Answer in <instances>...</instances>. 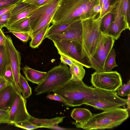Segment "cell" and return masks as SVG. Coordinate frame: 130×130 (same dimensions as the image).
Returning a JSON list of instances; mask_svg holds the SVG:
<instances>
[{
  "label": "cell",
  "instance_id": "obj_25",
  "mask_svg": "<svg viewBox=\"0 0 130 130\" xmlns=\"http://www.w3.org/2000/svg\"><path fill=\"white\" fill-rule=\"evenodd\" d=\"M114 10L108 13L102 18L100 26L102 34H106L112 21L114 15Z\"/></svg>",
  "mask_w": 130,
  "mask_h": 130
},
{
  "label": "cell",
  "instance_id": "obj_26",
  "mask_svg": "<svg viewBox=\"0 0 130 130\" xmlns=\"http://www.w3.org/2000/svg\"><path fill=\"white\" fill-rule=\"evenodd\" d=\"M116 54L114 48L112 49L105 61L104 69L105 72L112 71L113 68L118 67L116 62Z\"/></svg>",
  "mask_w": 130,
  "mask_h": 130
},
{
  "label": "cell",
  "instance_id": "obj_38",
  "mask_svg": "<svg viewBox=\"0 0 130 130\" xmlns=\"http://www.w3.org/2000/svg\"><path fill=\"white\" fill-rule=\"evenodd\" d=\"M46 97L47 98L51 100H54L61 102L66 106H69L67 102L62 97L57 94L54 93V94H49L47 95Z\"/></svg>",
  "mask_w": 130,
  "mask_h": 130
},
{
  "label": "cell",
  "instance_id": "obj_36",
  "mask_svg": "<svg viewBox=\"0 0 130 130\" xmlns=\"http://www.w3.org/2000/svg\"><path fill=\"white\" fill-rule=\"evenodd\" d=\"M53 0H23V1L37 7H40Z\"/></svg>",
  "mask_w": 130,
  "mask_h": 130
},
{
  "label": "cell",
  "instance_id": "obj_34",
  "mask_svg": "<svg viewBox=\"0 0 130 130\" xmlns=\"http://www.w3.org/2000/svg\"><path fill=\"white\" fill-rule=\"evenodd\" d=\"M3 77L8 83L12 84L14 86L13 74L9 64L6 67Z\"/></svg>",
  "mask_w": 130,
  "mask_h": 130
},
{
  "label": "cell",
  "instance_id": "obj_31",
  "mask_svg": "<svg viewBox=\"0 0 130 130\" xmlns=\"http://www.w3.org/2000/svg\"><path fill=\"white\" fill-rule=\"evenodd\" d=\"M118 96L124 97L130 94V80L129 79L126 84L119 87L117 90Z\"/></svg>",
  "mask_w": 130,
  "mask_h": 130
},
{
  "label": "cell",
  "instance_id": "obj_10",
  "mask_svg": "<svg viewBox=\"0 0 130 130\" xmlns=\"http://www.w3.org/2000/svg\"><path fill=\"white\" fill-rule=\"evenodd\" d=\"M9 112L10 124L28 120L30 115L26 108L25 99L17 92Z\"/></svg>",
  "mask_w": 130,
  "mask_h": 130
},
{
  "label": "cell",
  "instance_id": "obj_23",
  "mask_svg": "<svg viewBox=\"0 0 130 130\" xmlns=\"http://www.w3.org/2000/svg\"><path fill=\"white\" fill-rule=\"evenodd\" d=\"M49 24L45 27L36 33L31 38V40L29 43V46L32 48H37L40 45L50 26Z\"/></svg>",
  "mask_w": 130,
  "mask_h": 130
},
{
  "label": "cell",
  "instance_id": "obj_5",
  "mask_svg": "<svg viewBox=\"0 0 130 130\" xmlns=\"http://www.w3.org/2000/svg\"><path fill=\"white\" fill-rule=\"evenodd\" d=\"M47 73L43 81L35 87L36 95L52 92L68 81L71 77L69 68L67 65L62 63L55 66Z\"/></svg>",
  "mask_w": 130,
  "mask_h": 130
},
{
  "label": "cell",
  "instance_id": "obj_13",
  "mask_svg": "<svg viewBox=\"0 0 130 130\" xmlns=\"http://www.w3.org/2000/svg\"><path fill=\"white\" fill-rule=\"evenodd\" d=\"M39 7L23 1L20 2L11 11L10 19L5 27L17 21L29 16Z\"/></svg>",
  "mask_w": 130,
  "mask_h": 130
},
{
  "label": "cell",
  "instance_id": "obj_21",
  "mask_svg": "<svg viewBox=\"0 0 130 130\" xmlns=\"http://www.w3.org/2000/svg\"><path fill=\"white\" fill-rule=\"evenodd\" d=\"M78 21L70 23L52 24L48 27L44 39L50 36L66 31L74 27Z\"/></svg>",
  "mask_w": 130,
  "mask_h": 130
},
{
  "label": "cell",
  "instance_id": "obj_39",
  "mask_svg": "<svg viewBox=\"0 0 130 130\" xmlns=\"http://www.w3.org/2000/svg\"><path fill=\"white\" fill-rule=\"evenodd\" d=\"M23 0H0V7L17 4Z\"/></svg>",
  "mask_w": 130,
  "mask_h": 130
},
{
  "label": "cell",
  "instance_id": "obj_19",
  "mask_svg": "<svg viewBox=\"0 0 130 130\" xmlns=\"http://www.w3.org/2000/svg\"><path fill=\"white\" fill-rule=\"evenodd\" d=\"M93 115L89 110L83 108L74 109L71 113V116L76 122L80 124L86 123L92 116Z\"/></svg>",
  "mask_w": 130,
  "mask_h": 130
},
{
  "label": "cell",
  "instance_id": "obj_12",
  "mask_svg": "<svg viewBox=\"0 0 130 130\" xmlns=\"http://www.w3.org/2000/svg\"><path fill=\"white\" fill-rule=\"evenodd\" d=\"M59 1L53 0L40 7L29 16L31 31L56 9Z\"/></svg>",
  "mask_w": 130,
  "mask_h": 130
},
{
  "label": "cell",
  "instance_id": "obj_41",
  "mask_svg": "<svg viewBox=\"0 0 130 130\" xmlns=\"http://www.w3.org/2000/svg\"><path fill=\"white\" fill-rule=\"evenodd\" d=\"M17 4L0 7V16L10 11Z\"/></svg>",
  "mask_w": 130,
  "mask_h": 130
},
{
  "label": "cell",
  "instance_id": "obj_44",
  "mask_svg": "<svg viewBox=\"0 0 130 130\" xmlns=\"http://www.w3.org/2000/svg\"><path fill=\"white\" fill-rule=\"evenodd\" d=\"M93 11L98 13H100L101 11V8L100 5L99 4H96L95 5L93 8Z\"/></svg>",
  "mask_w": 130,
  "mask_h": 130
},
{
  "label": "cell",
  "instance_id": "obj_4",
  "mask_svg": "<svg viewBox=\"0 0 130 130\" xmlns=\"http://www.w3.org/2000/svg\"><path fill=\"white\" fill-rule=\"evenodd\" d=\"M102 19L99 16L96 18L81 21L83 29L81 58L90 67L89 60L95 51L102 34L100 30Z\"/></svg>",
  "mask_w": 130,
  "mask_h": 130
},
{
  "label": "cell",
  "instance_id": "obj_35",
  "mask_svg": "<svg viewBox=\"0 0 130 130\" xmlns=\"http://www.w3.org/2000/svg\"><path fill=\"white\" fill-rule=\"evenodd\" d=\"M9 111L0 109V124H9Z\"/></svg>",
  "mask_w": 130,
  "mask_h": 130
},
{
  "label": "cell",
  "instance_id": "obj_29",
  "mask_svg": "<svg viewBox=\"0 0 130 130\" xmlns=\"http://www.w3.org/2000/svg\"><path fill=\"white\" fill-rule=\"evenodd\" d=\"M56 10L54 11L46 18L32 29L30 32L31 38L34 36L38 32L51 23L52 18Z\"/></svg>",
  "mask_w": 130,
  "mask_h": 130
},
{
  "label": "cell",
  "instance_id": "obj_9",
  "mask_svg": "<svg viewBox=\"0 0 130 130\" xmlns=\"http://www.w3.org/2000/svg\"><path fill=\"white\" fill-rule=\"evenodd\" d=\"M5 46L13 74L14 86L17 92L22 95L20 82L21 60L20 53L15 48L10 37L8 35H5Z\"/></svg>",
  "mask_w": 130,
  "mask_h": 130
},
{
  "label": "cell",
  "instance_id": "obj_7",
  "mask_svg": "<svg viewBox=\"0 0 130 130\" xmlns=\"http://www.w3.org/2000/svg\"><path fill=\"white\" fill-rule=\"evenodd\" d=\"M90 82L94 88L112 92H116L122 85L121 75L116 71H95L91 75Z\"/></svg>",
  "mask_w": 130,
  "mask_h": 130
},
{
  "label": "cell",
  "instance_id": "obj_24",
  "mask_svg": "<svg viewBox=\"0 0 130 130\" xmlns=\"http://www.w3.org/2000/svg\"><path fill=\"white\" fill-rule=\"evenodd\" d=\"M9 64L5 45H0V76H3L6 67Z\"/></svg>",
  "mask_w": 130,
  "mask_h": 130
},
{
  "label": "cell",
  "instance_id": "obj_37",
  "mask_svg": "<svg viewBox=\"0 0 130 130\" xmlns=\"http://www.w3.org/2000/svg\"><path fill=\"white\" fill-rule=\"evenodd\" d=\"M10 11L0 16V27L3 28L6 25L10 17Z\"/></svg>",
  "mask_w": 130,
  "mask_h": 130
},
{
  "label": "cell",
  "instance_id": "obj_11",
  "mask_svg": "<svg viewBox=\"0 0 130 130\" xmlns=\"http://www.w3.org/2000/svg\"><path fill=\"white\" fill-rule=\"evenodd\" d=\"M126 29L130 30V25L127 22L125 16L121 12L120 2L118 0L114 10L113 18L105 35L112 37L115 40L118 39L122 32Z\"/></svg>",
  "mask_w": 130,
  "mask_h": 130
},
{
  "label": "cell",
  "instance_id": "obj_33",
  "mask_svg": "<svg viewBox=\"0 0 130 130\" xmlns=\"http://www.w3.org/2000/svg\"><path fill=\"white\" fill-rule=\"evenodd\" d=\"M11 32L23 42H27L29 40L31 39L30 32L15 31Z\"/></svg>",
  "mask_w": 130,
  "mask_h": 130
},
{
  "label": "cell",
  "instance_id": "obj_43",
  "mask_svg": "<svg viewBox=\"0 0 130 130\" xmlns=\"http://www.w3.org/2000/svg\"><path fill=\"white\" fill-rule=\"evenodd\" d=\"M5 37L2 30L0 31V45H5Z\"/></svg>",
  "mask_w": 130,
  "mask_h": 130
},
{
  "label": "cell",
  "instance_id": "obj_27",
  "mask_svg": "<svg viewBox=\"0 0 130 130\" xmlns=\"http://www.w3.org/2000/svg\"><path fill=\"white\" fill-rule=\"evenodd\" d=\"M20 82L23 97L25 99L29 98L32 94L31 89L28 85L26 79L21 74L20 76Z\"/></svg>",
  "mask_w": 130,
  "mask_h": 130
},
{
  "label": "cell",
  "instance_id": "obj_40",
  "mask_svg": "<svg viewBox=\"0 0 130 130\" xmlns=\"http://www.w3.org/2000/svg\"><path fill=\"white\" fill-rule=\"evenodd\" d=\"M61 63L68 65L70 67L74 62L68 57L62 54H60Z\"/></svg>",
  "mask_w": 130,
  "mask_h": 130
},
{
  "label": "cell",
  "instance_id": "obj_14",
  "mask_svg": "<svg viewBox=\"0 0 130 130\" xmlns=\"http://www.w3.org/2000/svg\"><path fill=\"white\" fill-rule=\"evenodd\" d=\"M127 101V99L119 97L112 99L92 100L87 102L85 104L104 111L124 106L126 105Z\"/></svg>",
  "mask_w": 130,
  "mask_h": 130
},
{
  "label": "cell",
  "instance_id": "obj_47",
  "mask_svg": "<svg viewBox=\"0 0 130 130\" xmlns=\"http://www.w3.org/2000/svg\"><path fill=\"white\" fill-rule=\"evenodd\" d=\"M2 28L1 27H0V31L2 30Z\"/></svg>",
  "mask_w": 130,
  "mask_h": 130
},
{
  "label": "cell",
  "instance_id": "obj_20",
  "mask_svg": "<svg viewBox=\"0 0 130 130\" xmlns=\"http://www.w3.org/2000/svg\"><path fill=\"white\" fill-rule=\"evenodd\" d=\"M6 28L10 32H25L30 33L31 31L29 16L17 21Z\"/></svg>",
  "mask_w": 130,
  "mask_h": 130
},
{
  "label": "cell",
  "instance_id": "obj_30",
  "mask_svg": "<svg viewBox=\"0 0 130 130\" xmlns=\"http://www.w3.org/2000/svg\"><path fill=\"white\" fill-rule=\"evenodd\" d=\"M118 0H108L105 4L101 8V11L99 17L102 18L108 13L111 11L115 8Z\"/></svg>",
  "mask_w": 130,
  "mask_h": 130
},
{
  "label": "cell",
  "instance_id": "obj_6",
  "mask_svg": "<svg viewBox=\"0 0 130 130\" xmlns=\"http://www.w3.org/2000/svg\"><path fill=\"white\" fill-rule=\"evenodd\" d=\"M115 40L108 35L102 34L95 51L89 61L91 68L98 72H105V62L112 49Z\"/></svg>",
  "mask_w": 130,
  "mask_h": 130
},
{
  "label": "cell",
  "instance_id": "obj_28",
  "mask_svg": "<svg viewBox=\"0 0 130 130\" xmlns=\"http://www.w3.org/2000/svg\"><path fill=\"white\" fill-rule=\"evenodd\" d=\"M120 9L121 13L130 25V0H120Z\"/></svg>",
  "mask_w": 130,
  "mask_h": 130
},
{
  "label": "cell",
  "instance_id": "obj_46",
  "mask_svg": "<svg viewBox=\"0 0 130 130\" xmlns=\"http://www.w3.org/2000/svg\"><path fill=\"white\" fill-rule=\"evenodd\" d=\"M127 98L126 102V105L127 106V109L129 110L130 107V94H129L127 96Z\"/></svg>",
  "mask_w": 130,
  "mask_h": 130
},
{
  "label": "cell",
  "instance_id": "obj_1",
  "mask_svg": "<svg viewBox=\"0 0 130 130\" xmlns=\"http://www.w3.org/2000/svg\"><path fill=\"white\" fill-rule=\"evenodd\" d=\"M98 0H59L52 24L70 23L95 18L98 13L93 10Z\"/></svg>",
  "mask_w": 130,
  "mask_h": 130
},
{
  "label": "cell",
  "instance_id": "obj_2",
  "mask_svg": "<svg viewBox=\"0 0 130 130\" xmlns=\"http://www.w3.org/2000/svg\"><path fill=\"white\" fill-rule=\"evenodd\" d=\"M129 116L127 109L119 107L94 114L83 124L76 122L72 123L77 128L87 130L111 129L120 125Z\"/></svg>",
  "mask_w": 130,
  "mask_h": 130
},
{
  "label": "cell",
  "instance_id": "obj_42",
  "mask_svg": "<svg viewBox=\"0 0 130 130\" xmlns=\"http://www.w3.org/2000/svg\"><path fill=\"white\" fill-rule=\"evenodd\" d=\"M9 84L3 76H0V90Z\"/></svg>",
  "mask_w": 130,
  "mask_h": 130
},
{
  "label": "cell",
  "instance_id": "obj_8",
  "mask_svg": "<svg viewBox=\"0 0 130 130\" xmlns=\"http://www.w3.org/2000/svg\"><path fill=\"white\" fill-rule=\"evenodd\" d=\"M58 54L68 57L74 61L87 68L91 67L82 59L81 57V43L78 41L67 40H52Z\"/></svg>",
  "mask_w": 130,
  "mask_h": 130
},
{
  "label": "cell",
  "instance_id": "obj_3",
  "mask_svg": "<svg viewBox=\"0 0 130 130\" xmlns=\"http://www.w3.org/2000/svg\"><path fill=\"white\" fill-rule=\"evenodd\" d=\"M94 88L88 86L83 81L70 79L52 92L63 98L69 106H80L90 100L94 93Z\"/></svg>",
  "mask_w": 130,
  "mask_h": 130
},
{
  "label": "cell",
  "instance_id": "obj_18",
  "mask_svg": "<svg viewBox=\"0 0 130 130\" xmlns=\"http://www.w3.org/2000/svg\"><path fill=\"white\" fill-rule=\"evenodd\" d=\"M65 117H57L50 119H39L35 118L30 115L28 120L32 124L39 128H48L51 126L58 125L62 122Z\"/></svg>",
  "mask_w": 130,
  "mask_h": 130
},
{
  "label": "cell",
  "instance_id": "obj_32",
  "mask_svg": "<svg viewBox=\"0 0 130 130\" xmlns=\"http://www.w3.org/2000/svg\"><path fill=\"white\" fill-rule=\"evenodd\" d=\"M16 127L26 130H33L39 128V127L31 123L28 120L14 123Z\"/></svg>",
  "mask_w": 130,
  "mask_h": 130
},
{
  "label": "cell",
  "instance_id": "obj_22",
  "mask_svg": "<svg viewBox=\"0 0 130 130\" xmlns=\"http://www.w3.org/2000/svg\"><path fill=\"white\" fill-rule=\"evenodd\" d=\"M82 64L74 62L70 67L71 75L70 79L74 81L82 80L85 74V71Z\"/></svg>",
  "mask_w": 130,
  "mask_h": 130
},
{
  "label": "cell",
  "instance_id": "obj_16",
  "mask_svg": "<svg viewBox=\"0 0 130 130\" xmlns=\"http://www.w3.org/2000/svg\"><path fill=\"white\" fill-rule=\"evenodd\" d=\"M83 29L81 21H78L72 28L66 31L48 37L51 40H67L78 41L81 43Z\"/></svg>",
  "mask_w": 130,
  "mask_h": 130
},
{
  "label": "cell",
  "instance_id": "obj_17",
  "mask_svg": "<svg viewBox=\"0 0 130 130\" xmlns=\"http://www.w3.org/2000/svg\"><path fill=\"white\" fill-rule=\"evenodd\" d=\"M22 70L26 79L38 85L43 81L47 75V72L39 71L27 66L24 67Z\"/></svg>",
  "mask_w": 130,
  "mask_h": 130
},
{
  "label": "cell",
  "instance_id": "obj_45",
  "mask_svg": "<svg viewBox=\"0 0 130 130\" xmlns=\"http://www.w3.org/2000/svg\"><path fill=\"white\" fill-rule=\"evenodd\" d=\"M48 128L58 130H67L68 129L59 127L58 126V125H54L49 127Z\"/></svg>",
  "mask_w": 130,
  "mask_h": 130
},
{
  "label": "cell",
  "instance_id": "obj_15",
  "mask_svg": "<svg viewBox=\"0 0 130 130\" xmlns=\"http://www.w3.org/2000/svg\"><path fill=\"white\" fill-rule=\"evenodd\" d=\"M17 92L15 87L11 84L0 90V109L9 111Z\"/></svg>",
  "mask_w": 130,
  "mask_h": 130
}]
</instances>
